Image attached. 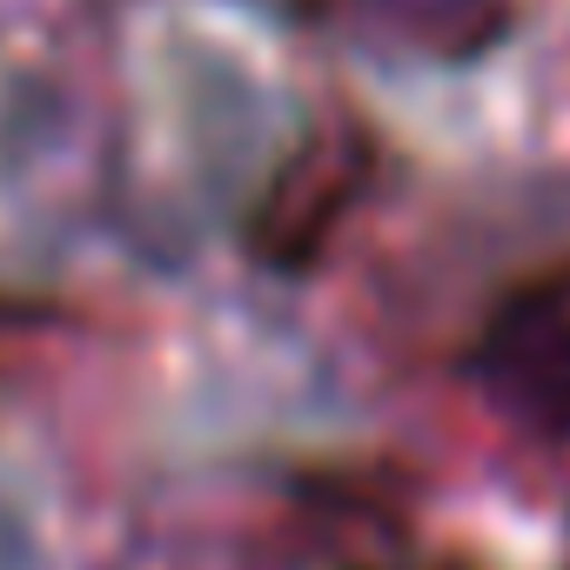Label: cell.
Returning <instances> with one entry per match:
<instances>
[{"label":"cell","mask_w":570,"mask_h":570,"mask_svg":"<svg viewBox=\"0 0 570 570\" xmlns=\"http://www.w3.org/2000/svg\"><path fill=\"white\" fill-rule=\"evenodd\" d=\"M0 570H55L48 523L35 517L28 490H14L8 470H0Z\"/></svg>","instance_id":"cell-1"}]
</instances>
